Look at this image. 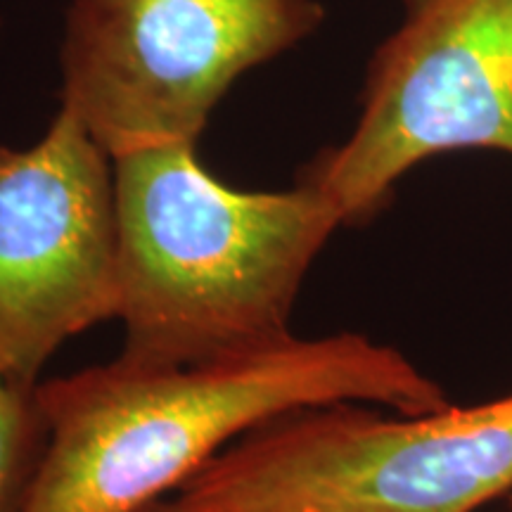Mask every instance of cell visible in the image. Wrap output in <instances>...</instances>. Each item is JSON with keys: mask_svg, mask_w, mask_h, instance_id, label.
I'll return each instance as SVG.
<instances>
[{"mask_svg": "<svg viewBox=\"0 0 512 512\" xmlns=\"http://www.w3.org/2000/svg\"><path fill=\"white\" fill-rule=\"evenodd\" d=\"M36 396L46 451L22 512H140L242 434L302 408L382 403L420 415L448 406L399 349L356 332L292 335L188 366L119 356L38 382Z\"/></svg>", "mask_w": 512, "mask_h": 512, "instance_id": "6da1fadb", "label": "cell"}, {"mask_svg": "<svg viewBox=\"0 0 512 512\" xmlns=\"http://www.w3.org/2000/svg\"><path fill=\"white\" fill-rule=\"evenodd\" d=\"M119 233L121 356L188 366L271 347L309 268L344 219L323 190L230 188L197 145L112 159Z\"/></svg>", "mask_w": 512, "mask_h": 512, "instance_id": "7a4b0ae2", "label": "cell"}, {"mask_svg": "<svg viewBox=\"0 0 512 512\" xmlns=\"http://www.w3.org/2000/svg\"><path fill=\"white\" fill-rule=\"evenodd\" d=\"M512 489V394L382 418L292 411L216 453L174 498L197 512H475Z\"/></svg>", "mask_w": 512, "mask_h": 512, "instance_id": "3957f363", "label": "cell"}, {"mask_svg": "<svg viewBox=\"0 0 512 512\" xmlns=\"http://www.w3.org/2000/svg\"><path fill=\"white\" fill-rule=\"evenodd\" d=\"M320 22L316 0H72L60 107L112 159L197 145L228 88Z\"/></svg>", "mask_w": 512, "mask_h": 512, "instance_id": "277c9868", "label": "cell"}, {"mask_svg": "<svg viewBox=\"0 0 512 512\" xmlns=\"http://www.w3.org/2000/svg\"><path fill=\"white\" fill-rule=\"evenodd\" d=\"M377 50L361 119L304 181L344 223L384 202L422 159L463 147L512 155V0H406Z\"/></svg>", "mask_w": 512, "mask_h": 512, "instance_id": "5b68a950", "label": "cell"}, {"mask_svg": "<svg viewBox=\"0 0 512 512\" xmlns=\"http://www.w3.org/2000/svg\"><path fill=\"white\" fill-rule=\"evenodd\" d=\"M119 311L112 157L74 112L0 145V373L27 387L67 339Z\"/></svg>", "mask_w": 512, "mask_h": 512, "instance_id": "8992f818", "label": "cell"}, {"mask_svg": "<svg viewBox=\"0 0 512 512\" xmlns=\"http://www.w3.org/2000/svg\"><path fill=\"white\" fill-rule=\"evenodd\" d=\"M46 451L36 387L0 373V512H22Z\"/></svg>", "mask_w": 512, "mask_h": 512, "instance_id": "52a82bcc", "label": "cell"}, {"mask_svg": "<svg viewBox=\"0 0 512 512\" xmlns=\"http://www.w3.org/2000/svg\"><path fill=\"white\" fill-rule=\"evenodd\" d=\"M140 512H195V510L185 508V505L178 503L174 496H166V498H162V501L152 503L150 508H145V510H140Z\"/></svg>", "mask_w": 512, "mask_h": 512, "instance_id": "ba28073f", "label": "cell"}, {"mask_svg": "<svg viewBox=\"0 0 512 512\" xmlns=\"http://www.w3.org/2000/svg\"><path fill=\"white\" fill-rule=\"evenodd\" d=\"M510 512H512V501H510Z\"/></svg>", "mask_w": 512, "mask_h": 512, "instance_id": "9c48e42d", "label": "cell"}, {"mask_svg": "<svg viewBox=\"0 0 512 512\" xmlns=\"http://www.w3.org/2000/svg\"><path fill=\"white\" fill-rule=\"evenodd\" d=\"M0 29H3V22H0Z\"/></svg>", "mask_w": 512, "mask_h": 512, "instance_id": "30bf717a", "label": "cell"}]
</instances>
